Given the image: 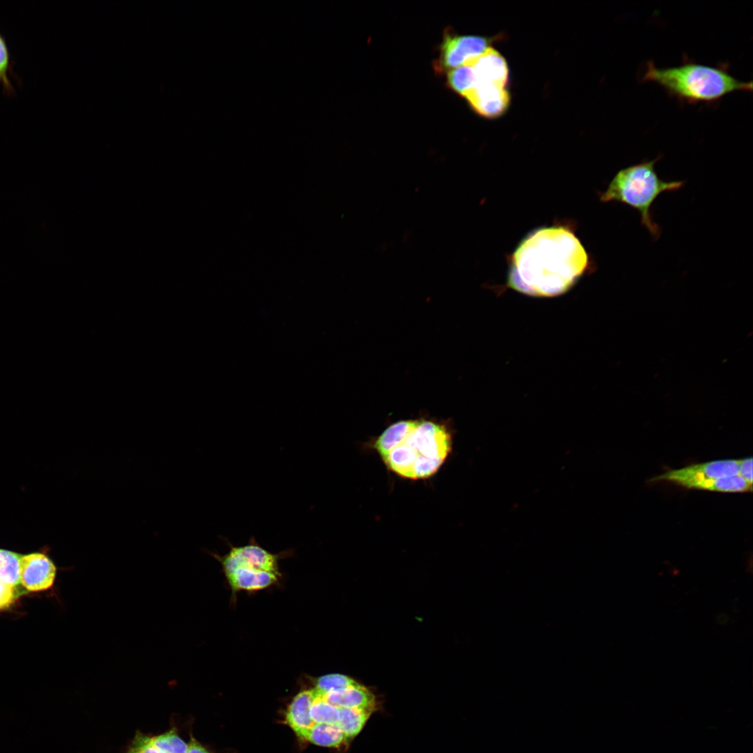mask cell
<instances>
[{"mask_svg": "<svg viewBox=\"0 0 753 753\" xmlns=\"http://www.w3.org/2000/svg\"><path fill=\"white\" fill-rule=\"evenodd\" d=\"M278 575L254 568H240L226 575L233 592L258 591L275 584Z\"/></svg>", "mask_w": 753, "mask_h": 753, "instance_id": "cell-11", "label": "cell"}, {"mask_svg": "<svg viewBox=\"0 0 753 753\" xmlns=\"http://www.w3.org/2000/svg\"><path fill=\"white\" fill-rule=\"evenodd\" d=\"M642 81L657 84L671 96L688 104L713 103L729 93L752 90V81L736 79L725 66H710L687 60L680 66L663 68L649 61Z\"/></svg>", "mask_w": 753, "mask_h": 753, "instance_id": "cell-3", "label": "cell"}, {"mask_svg": "<svg viewBox=\"0 0 753 753\" xmlns=\"http://www.w3.org/2000/svg\"><path fill=\"white\" fill-rule=\"evenodd\" d=\"M22 555L0 549V579L17 589L20 583V560Z\"/></svg>", "mask_w": 753, "mask_h": 753, "instance_id": "cell-16", "label": "cell"}, {"mask_svg": "<svg viewBox=\"0 0 753 753\" xmlns=\"http://www.w3.org/2000/svg\"><path fill=\"white\" fill-rule=\"evenodd\" d=\"M739 475L749 484L752 485V458L738 459Z\"/></svg>", "mask_w": 753, "mask_h": 753, "instance_id": "cell-24", "label": "cell"}, {"mask_svg": "<svg viewBox=\"0 0 753 753\" xmlns=\"http://www.w3.org/2000/svg\"><path fill=\"white\" fill-rule=\"evenodd\" d=\"M11 60L5 38L0 33V84L7 95H12L15 90L10 80Z\"/></svg>", "mask_w": 753, "mask_h": 753, "instance_id": "cell-21", "label": "cell"}, {"mask_svg": "<svg viewBox=\"0 0 753 753\" xmlns=\"http://www.w3.org/2000/svg\"><path fill=\"white\" fill-rule=\"evenodd\" d=\"M294 732L301 738L322 747H338L348 741L337 724L314 723L309 728Z\"/></svg>", "mask_w": 753, "mask_h": 753, "instance_id": "cell-14", "label": "cell"}, {"mask_svg": "<svg viewBox=\"0 0 753 753\" xmlns=\"http://www.w3.org/2000/svg\"><path fill=\"white\" fill-rule=\"evenodd\" d=\"M475 82L473 70L468 65L464 64L448 72V86L462 97L474 86Z\"/></svg>", "mask_w": 753, "mask_h": 753, "instance_id": "cell-17", "label": "cell"}, {"mask_svg": "<svg viewBox=\"0 0 753 753\" xmlns=\"http://www.w3.org/2000/svg\"><path fill=\"white\" fill-rule=\"evenodd\" d=\"M375 708H340L337 725L347 740L356 737L363 729Z\"/></svg>", "mask_w": 753, "mask_h": 753, "instance_id": "cell-15", "label": "cell"}, {"mask_svg": "<svg viewBox=\"0 0 753 753\" xmlns=\"http://www.w3.org/2000/svg\"><path fill=\"white\" fill-rule=\"evenodd\" d=\"M315 697L314 688L306 690L299 692L289 704L285 720L294 731L314 724L311 717V707Z\"/></svg>", "mask_w": 753, "mask_h": 753, "instance_id": "cell-13", "label": "cell"}, {"mask_svg": "<svg viewBox=\"0 0 753 753\" xmlns=\"http://www.w3.org/2000/svg\"><path fill=\"white\" fill-rule=\"evenodd\" d=\"M658 160L657 158L620 169L606 191L600 195V201L603 202L618 201L637 210L641 215V224L656 238L660 232L652 219V204L661 193L678 190L685 183L683 181L662 180L655 169Z\"/></svg>", "mask_w": 753, "mask_h": 753, "instance_id": "cell-4", "label": "cell"}, {"mask_svg": "<svg viewBox=\"0 0 753 753\" xmlns=\"http://www.w3.org/2000/svg\"><path fill=\"white\" fill-rule=\"evenodd\" d=\"M187 753H210L200 743L194 738L191 739L188 745Z\"/></svg>", "mask_w": 753, "mask_h": 753, "instance_id": "cell-25", "label": "cell"}, {"mask_svg": "<svg viewBox=\"0 0 753 753\" xmlns=\"http://www.w3.org/2000/svg\"><path fill=\"white\" fill-rule=\"evenodd\" d=\"M492 39L480 36L458 35L450 29H446L439 46V54L433 63L436 73L443 75L464 65L489 47Z\"/></svg>", "mask_w": 753, "mask_h": 753, "instance_id": "cell-5", "label": "cell"}, {"mask_svg": "<svg viewBox=\"0 0 753 753\" xmlns=\"http://www.w3.org/2000/svg\"><path fill=\"white\" fill-rule=\"evenodd\" d=\"M311 717L317 724H337L340 708L331 705L321 697H316L311 707Z\"/></svg>", "mask_w": 753, "mask_h": 753, "instance_id": "cell-19", "label": "cell"}, {"mask_svg": "<svg viewBox=\"0 0 753 753\" xmlns=\"http://www.w3.org/2000/svg\"><path fill=\"white\" fill-rule=\"evenodd\" d=\"M153 744L162 753H187L188 745L172 729L151 738Z\"/></svg>", "mask_w": 753, "mask_h": 753, "instance_id": "cell-20", "label": "cell"}, {"mask_svg": "<svg viewBox=\"0 0 753 753\" xmlns=\"http://www.w3.org/2000/svg\"><path fill=\"white\" fill-rule=\"evenodd\" d=\"M510 262L509 287L528 296L552 297L575 284L586 271L589 259L570 229L553 226L528 234Z\"/></svg>", "mask_w": 753, "mask_h": 753, "instance_id": "cell-1", "label": "cell"}, {"mask_svg": "<svg viewBox=\"0 0 753 753\" xmlns=\"http://www.w3.org/2000/svg\"><path fill=\"white\" fill-rule=\"evenodd\" d=\"M739 475L738 459L715 460L668 471L652 482H668L687 489H700L707 481Z\"/></svg>", "mask_w": 753, "mask_h": 753, "instance_id": "cell-6", "label": "cell"}, {"mask_svg": "<svg viewBox=\"0 0 753 753\" xmlns=\"http://www.w3.org/2000/svg\"><path fill=\"white\" fill-rule=\"evenodd\" d=\"M130 753H162L152 743L151 738L139 735L137 736Z\"/></svg>", "mask_w": 753, "mask_h": 753, "instance_id": "cell-22", "label": "cell"}, {"mask_svg": "<svg viewBox=\"0 0 753 753\" xmlns=\"http://www.w3.org/2000/svg\"><path fill=\"white\" fill-rule=\"evenodd\" d=\"M17 589L4 583L0 579V610L9 607L18 596Z\"/></svg>", "mask_w": 753, "mask_h": 753, "instance_id": "cell-23", "label": "cell"}, {"mask_svg": "<svg viewBox=\"0 0 753 753\" xmlns=\"http://www.w3.org/2000/svg\"><path fill=\"white\" fill-rule=\"evenodd\" d=\"M464 64L473 72L475 85L490 84L505 87L508 79V68L505 59L496 50L489 47L480 55Z\"/></svg>", "mask_w": 753, "mask_h": 753, "instance_id": "cell-10", "label": "cell"}, {"mask_svg": "<svg viewBox=\"0 0 753 753\" xmlns=\"http://www.w3.org/2000/svg\"><path fill=\"white\" fill-rule=\"evenodd\" d=\"M479 115L495 118L508 109L510 94L504 87L490 84L476 85L463 96Z\"/></svg>", "mask_w": 753, "mask_h": 753, "instance_id": "cell-9", "label": "cell"}, {"mask_svg": "<svg viewBox=\"0 0 753 753\" xmlns=\"http://www.w3.org/2000/svg\"><path fill=\"white\" fill-rule=\"evenodd\" d=\"M220 561L225 575L240 568H250L280 575L278 556L264 549L255 541L231 547L224 556H215Z\"/></svg>", "mask_w": 753, "mask_h": 753, "instance_id": "cell-7", "label": "cell"}, {"mask_svg": "<svg viewBox=\"0 0 753 753\" xmlns=\"http://www.w3.org/2000/svg\"><path fill=\"white\" fill-rule=\"evenodd\" d=\"M386 466L409 480L434 476L452 449V436L444 424L424 418L389 425L372 445Z\"/></svg>", "mask_w": 753, "mask_h": 753, "instance_id": "cell-2", "label": "cell"}, {"mask_svg": "<svg viewBox=\"0 0 753 753\" xmlns=\"http://www.w3.org/2000/svg\"><path fill=\"white\" fill-rule=\"evenodd\" d=\"M319 697L338 708H376L374 694L361 684L330 692Z\"/></svg>", "mask_w": 753, "mask_h": 753, "instance_id": "cell-12", "label": "cell"}, {"mask_svg": "<svg viewBox=\"0 0 753 753\" xmlns=\"http://www.w3.org/2000/svg\"><path fill=\"white\" fill-rule=\"evenodd\" d=\"M358 684L360 683L346 675L331 674L317 678L315 680L314 690L316 697H322L328 692L356 686Z\"/></svg>", "mask_w": 753, "mask_h": 753, "instance_id": "cell-18", "label": "cell"}, {"mask_svg": "<svg viewBox=\"0 0 753 753\" xmlns=\"http://www.w3.org/2000/svg\"><path fill=\"white\" fill-rule=\"evenodd\" d=\"M56 574L54 563L44 554L31 553L20 557V583L29 591H41L51 588Z\"/></svg>", "mask_w": 753, "mask_h": 753, "instance_id": "cell-8", "label": "cell"}]
</instances>
